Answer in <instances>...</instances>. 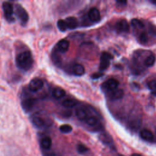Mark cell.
<instances>
[{
  "label": "cell",
  "instance_id": "obj_1",
  "mask_svg": "<svg viewBox=\"0 0 156 156\" xmlns=\"http://www.w3.org/2000/svg\"><path fill=\"white\" fill-rule=\"evenodd\" d=\"M17 67L24 71H29L34 65V59L29 51H24L18 54L15 58Z\"/></svg>",
  "mask_w": 156,
  "mask_h": 156
},
{
  "label": "cell",
  "instance_id": "obj_2",
  "mask_svg": "<svg viewBox=\"0 0 156 156\" xmlns=\"http://www.w3.org/2000/svg\"><path fill=\"white\" fill-rule=\"evenodd\" d=\"M15 9V13L20 21L21 24H26L29 20V15L26 10L20 4H16Z\"/></svg>",
  "mask_w": 156,
  "mask_h": 156
},
{
  "label": "cell",
  "instance_id": "obj_3",
  "mask_svg": "<svg viewBox=\"0 0 156 156\" xmlns=\"http://www.w3.org/2000/svg\"><path fill=\"white\" fill-rule=\"evenodd\" d=\"M2 9L4 15V17L6 20L10 23L14 21V18L13 16L14 10L13 5L9 2H4L2 3Z\"/></svg>",
  "mask_w": 156,
  "mask_h": 156
},
{
  "label": "cell",
  "instance_id": "obj_4",
  "mask_svg": "<svg viewBox=\"0 0 156 156\" xmlns=\"http://www.w3.org/2000/svg\"><path fill=\"white\" fill-rule=\"evenodd\" d=\"M113 58V56L107 52H102L100 57V63L99 69L101 71H104L110 65V60Z\"/></svg>",
  "mask_w": 156,
  "mask_h": 156
},
{
  "label": "cell",
  "instance_id": "obj_5",
  "mask_svg": "<svg viewBox=\"0 0 156 156\" xmlns=\"http://www.w3.org/2000/svg\"><path fill=\"white\" fill-rule=\"evenodd\" d=\"M44 85V82L40 78L32 79L29 83V89L32 92H37L40 90Z\"/></svg>",
  "mask_w": 156,
  "mask_h": 156
},
{
  "label": "cell",
  "instance_id": "obj_6",
  "mask_svg": "<svg viewBox=\"0 0 156 156\" xmlns=\"http://www.w3.org/2000/svg\"><path fill=\"white\" fill-rule=\"evenodd\" d=\"M36 103V99L34 98H26L23 100L21 102V107L23 111L26 113L30 112Z\"/></svg>",
  "mask_w": 156,
  "mask_h": 156
},
{
  "label": "cell",
  "instance_id": "obj_7",
  "mask_svg": "<svg viewBox=\"0 0 156 156\" xmlns=\"http://www.w3.org/2000/svg\"><path fill=\"white\" fill-rule=\"evenodd\" d=\"M118 85L119 82L116 79L111 78L104 82V83L102 84V87L105 90L110 91L118 88Z\"/></svg>",
  "mask_w": 156,
  "mask_h": 156
},
{
  "label": "cell",
  "instance_id": "obj_8",
  "mask_svg": "<svg viewBox=\"0 0 156 156\" xmlns=\"http://www.w3.org/2000/svg\"><path fill=\"white\" fill-rule=\"evenodd\" d=\"M115 29L118 32H127L129 30V24L126 20H121L116 23Z\"/></svg>",
  "mask_w": 156,
  "mask_h": 156
},
{
  "label": "cell",
  "instance_id": "obj_9",
  "mask_svg": "<svg viewBox=\"0 0 156 156\" xmlns=\"http://www.w3.org/2000/svg\"><path fill=\"white\" fill-rule=\"evenodd\" d=\"M31 122L33 125L38 129L44 128L46 125L45 120L39 115H34L32 116Z\"/></svg>",
  "mask_w": 156,
  "mask_h": 156
},
{
  "label": "cell",
  "instance_id": "obj_10",
  "mask_svg": "<svg viewBox=\"0 0 156 156\" xmlns=\"http://www.w3.org/2000/svg\"><path fill=\"white\" fill-rule=\"evenodd\" d=\"M124 92L122 89L116 88L115 90L108 91V97L111 100H118L123 98Z\"/></svg>",
  "mask_w": 156,
  "mask_h": 156
},
{
  "label": "cell",
  "instance_id": "obj_11",
  "mask_svg": "<svg viewBox=\"0 0 156 156\" xmlns=\"http://www.w3.org/2000/svg\"><path fill=\"white\" fill-rule=\"evenodd\" d=\"M89 19L93 22H97L101 18L100 13L99 10L96 7H91L88 13Z\"/></svg>",
  "mask_w": 156,
  "mask_h": 156
},
{
  "label": "cell",
  "instance_id": "obj_12",
  "mask_svg": "<svg viewBox=\"0 0 156 156\" xmlns=\"http://www.w3.org/2000/svg\"><path fill=\"white\" fill-rule=\"evenodd\" d=\"M140 135L142 139L147 141H152L154 138L152 132L147 129L141 130L140 132Z\"/></svg>",
  "mask_w": 156,
  "mask_h": 156
},
{
  "label": "cell",
  "instance_id": "obj_13",
  "mask_svg": "<svg viewBox=\"0 0 156 156\" xmlns=\"http://www.w3.org/2000/svg\"><path fill=\"white\" fill-rule=\"evenodd\" d=\"M69 47V41L66 39L60 40L57 44V50L61 52H65L68 50Z\"/></svg>",
  "mask_w": 156,
  "mask_h": 156
},
{
  "label": "cell",
  "instance_id": "obj_14",
  "mask_svg": "<svg viewBox=\"0 0 156 156\" xmlns=\"http://www.w3.org/2000/svg\"><path fill=\"white\" fill-rule=\"evenodd\" d=\"M65 23L67 26V29H74L78 26V21L76 18L74 16H69L67 17L65 20Z\"/></svg>",
  "mask_w": 156,
  "mask_h": 156
},
{
  "label": "cell",
  "instance_id": "obj_15",
  "mask_svg": "<svg viewBox=\"0 0 156 156\" xmlns=\"http://www.w3.org/2000/svg\"><path fill=\"white\" fill-rule=\"evenodd\" d=\"M73 73L74 75L77 76H80L84 74L85 73V68L81 64H75L72 68Z\"/></svg>",
  "mask_w": 156,
  "mask_h": 156
},
{
  "label": "cell",
  "instance_id": "obj_16",
  "mask_svg": "<svg viewBox=\"0 0 156 156\" xmlns=\"http://www.w3.org/2000/svg\"><path fill=\"white\" fill-rule=\"evenodd\" d=\"M52 94L55 99H59L63 98L66 95V91L64 89L60 87H56L53 90Z\"/></svg>",
  "mask_w": 156,
  "mask_h": 156
},
{
  "label": "cell",
  "instance_id": "obj_17",
  "mask_svg": "<svg viewBox=\"0 0 156 156\" xmlns=\"http://www.w3.org/2000/svg\"><path fill=\"white\" fill-rule=\"evenodd\" d=\"M40 145L44 149H49L52 146V140L48 136H44L40 141Z\"/></svg>",
  "mask_w": 156,
  "mask_h": 156
},
{
  "label": "cell",
  "instance_id": "obj_18",
  "mask_svg": "<svg viewBox=\"0 0 156 156\" xmlns=\"http://www.w3.org/2000/svg\"><path fill=\"white\" fill-rule=\"evenodd\" d=\"M76 115L80 120H85L88 118V114L85 110L82 108H77L76 109Z\"/></svg>",
  "mask_w": 156,
  "mask_h": 156
},
{
  "label": "cell",
  "instance_id": "obj_19",
  "mask_svg": "<svg viewBox=\"0 0 156 156\" xmlns=\"http://www.w3.org/2000/svg\"><path fill=\"white\" fill-rule=\"evenodd\" d=\"M155 62V57L154 55H150L144 61V64L147 67L152 66Z\"/></svg>",
  "mask_w": 156,
  "mask_h": 156
},
{
  "label": "cell",
  "instance_id": "obj_20",
  "mask_svg": "<svg viewBox=\"0 0 156 156\" xmlns=\"http://www.w3.org/2000/svg\"><path fill=\"white\" fill-rule=\"evenodd\" d=\"M76 104H77L76 102L74 100L71 99H65L62 102V105L66 108H72L76 106Z\"/></svg>",
  "mask_w": 156,
  "mask_h": 156
},
{
  "label": "cell",
  "instance_id": "obj_21",
  "mask_svg": "<svg viewBox=\"0 0 156 156\" xmlns=\"http://www.w3.org/2000/svg\"><path fill=\"white\" fill-rule=\"evenodd\" d=\"M131 24L134 27L137 29H142L144 27L143 23L141 20H138L136 18L132 19L131 21Z\"/></svg>",
  "mask_w": 156,
  "mask_h": 156
},
{
  "label": "cell",
  "instance_id": "obj_22",
  "mask_svg": "<svg viewBox=\"0 0 156 156\" xmlns=\"http://www.w3.org/2000/svg\"><path fill=\"white\" fill-rule=\"evenodd\" d=\"M57 26L61 32H65L67 30V26L64 20H58L57 22Z\"/></svg>",
  "mask_w": 156,
  "mask_h": 156
},
{
  "label": "cell",
  "instance_id": "obj_23",
  "mask_svg": "<svg viewBox=\"0 0 156 156\" xmlns=\"http://www.w3.org/2000/svg\"><path fill=\"white\" fill-rule=\"evenodd\" d=\"M59 130H60L61 132H62L63 133H68L72 131L73 128H72L71 126H70L69 124H63V125H62L60 126Z\"/></svg>",
  "mask_w": 156,
  "mask_h": 156
},
{
  "label": "cell",
  "instance_id": "obj_24",
  "mask_svg": "<svg viewBox=\"0 0 156 156\" xmlns=\"http://www.w3.org/2000/svg\"><path fill=\"white\" fill-rule=\"evenodd\" d=\"M86 123L90 126H96L98 124V119L94 117V116H90L88 117L86 119H85Z\"/></svg>",
  "mask_w": 156,
  "mask_h": 156
},
{
  "label": "cell",
  "instance_id": "obj_25",
  "mask_svg": "<svg viewBox=\"0 0 156 156\" xmlns=\"http://www.w3.org/2000/svg\"><path fill=\"white\" fill-rule=\"evenodd\" d=\"M100 139L104 143H108V144L110 143V144L111 142H112V138H111V136L110 135H108L107 134L103 133V134L101 135Z\"/></svg>",
  "mask_w": 156,
  "mask_h": 156
},
{
  "label": "cell",
  "instance_id": "obj_26",
  "mask_svg": "<svg viewBox=\"0 0 156 156\" xmlns=\"http://www.w3.org/2000/svg\"><path fill=\"white\" fill-rule=\"evenodd\" d=\"M140 41L142 43H146L148 41V35L145 32H141L140 35Z\"/></svg>",
  "mask_w": 156,
  "mask_h": 156
},
{
  "label": "cell",
  "instance_id": "obj_27",
  "mask_svg": "<svg viewBox=\"0 0 156 156\" xmlns=\"http://www.w3.org/2000/svg\"><path fill=\"white\" fill-rule=\"evenodd\" d=\"M148 88L151 90H156V79L150 80L147 83Z\"/></svg>",
  "mask_w": 156,
  "mask_h": 156
},
{
  "label": "cell",
  "instance_id": "obj_28",
  "mask_svg": "<svg viewBox=\"0 0 156 156\" xmlns=\"http://www.w3.org/2000/svg\"><path fill=\"white\" fill-rule=\"evenodd\" d=\"M77 151H78L79 153H80V154L85 153V152H86L88 150V149L85 146H84V145H83V144H79V145L77 146Z\"/></svg>",
  "mask_w": 156,
  "mask_h": 156
},
{
  "label": "cell",
  "instance_id": "obj_29",
  "mask_svg": "<svg viewBox=\"0 0 156 156\" xmlns=\"http://www.w3.org/2000/svg\"><path fill=\"white\" fill-rule=\"evenodd\" d=\"M103 75H104V74H103L102 73L99 72V73H93V74L91 76V78L93 79H98V78H99V77L103 76Z\"/></svg>",
  "mask_w": 156,
  "mask_h": 156
},
{
  "label": "cell",
  "instance_id": "obj_30",
  "mask_svg": "<svg viewBox=\"0 0 156 156\" xmlns=\"http://www.w3.org/2000/svg\"><path fill=\"white\" fill-rule=\"evenodd\" d=\"M116 2H117V3H119V4H126L127 3V1H116Z\"/></svg>",
  "mask_w": 156,
  "mask_h": 156
},
{
  "label": "cell",
  "instance_id": "obj_31",
  "mask_svg": "<svg viewBox=\"0 0 156 156\" xmlns=\"http://www.w3.org/2000/svg\"><path fill=\"white\" fill-rule=\"evenodd\" d=\"M130 156H143V155H142L141 154H132Z\"/></svg>",
  "mask_w": 156,
  "mask_h": 156
},
{
  "label": "cell",
  "instance_id": "obj_32",
  "mask_svg": "<svg viewBox=\"0 0 156 156\" xmlns=\"http://www.w3.org/2000/svg\"><path fill=\"white\" fill-rule=\"evenodd\" d=\"M150 2H151V3H152V4H155V5H156V0H151Z\"/></svg>",
  "mask_w": 156,
  "mask_h": 156
},
{
  "label": "cell",
  "instance_id": "obj_33",
  "mask_svg": "<svg viewBox=\"0 0 156 156\" xmlns=\"http://www.w3.org/2000/svg\"><path fill=\"white\" fill-rule=\"evenodd\" d=\"M152 94H153V95H154V96H156V90L153 91L152 92Z\"/></svg>",
  "mask_w": 156,
  "mask_h": 156
}]
</instances>
